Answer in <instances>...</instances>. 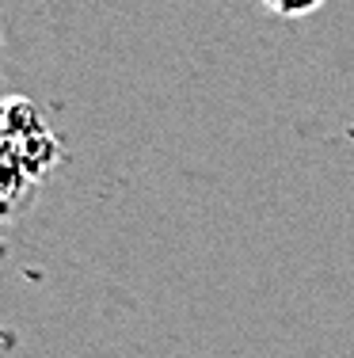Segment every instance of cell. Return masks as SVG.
<instances>
[{"instance_id": "1", "label": "cell", "mask_w": 354, "mask_h": 358, "mask_svg": "<svg viewBox=\"0 0 354 358\" xmlns=\"http://www.w3.org/2000/svg\"><path fill=\"white\" fill-rule=\"evenodd\" d=\"M267 12L282 15V20H301V15H313L324 0H259Z\"/></svg>"}]
</instances>
